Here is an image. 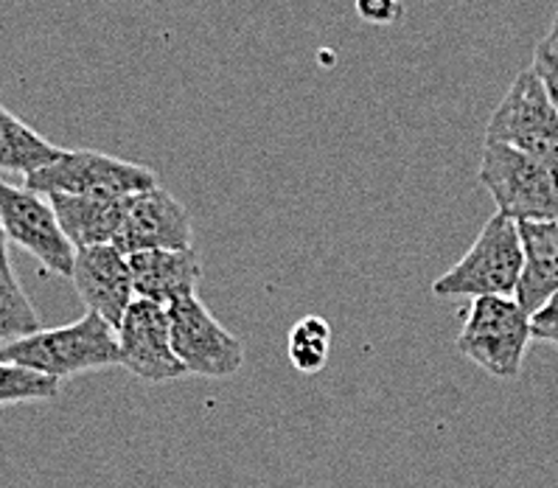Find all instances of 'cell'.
<instances>
[{
  "label": "cell",
  "mask_w": 558,
  "mask_h": 488,
  "mask_svg": "<svg viewBox=\"0 0 558 488\" xmlns=\"http://www.w3.org/2000/svg\"><path fill=\"white\" fill-rule=\"evenodd\" d=\"M0 359L65 382L80 374L116 368L121 365V351L116 329L99 315L87 312L76 324L40 329L17 343L3 345Z\"/></svg>",
  "instance_id": "1"
},
{
  "label": "cell",
  "mask_w": 558,
  "mask_h": 488,
  "mask_svg": "<svg viewBox=\"0 0 558 488\" xmlns=\"http://www.w3.org/2000/svg\"><path fill=\"white\" fill-rule=\"evenodd\" d=\"M531 340V315L513 297H474L454 349L494 379H517Z\"/></svg>",
  "instance_id": "4"
},
{
  "label": "cell",
  "mask_w": 558,
  "mask_h": 488,
  "mask_svg": "<svg viewBox=\"0 0 558 488\" xmlns=\"http://www.w3.org/2000/svg\"><path fill=\"white\" fill-rule=\"evenodd\" d=\"M550 28H558V14H556V21H553V26Z\"/></svg>",
  "instance_id": "22"
},
{
  "label": "cell",
  "mask_w": 558,
  "mask_h": 488,
  "mask_svg": "<svg viewBox=\"0 0 558 488\" xmlns=\"http://www.w3.org/2000/svg\"><path fill=\"white\" fill-rule=\"evenodd\" d=\"M158 185V174L151 172L149 166L112 158V155L96 152V149H65L57 163L26 178V188L43 194V197H51V194L135 197V194H144Z\"/></svg>",
  "instance_id": "5"
},
{
  "label": "cell",
  "mask_w": 558,
  "mask_h": 488,
  "mask_svg": "<svg viewBox=\"0 0 558 488\" xmlns=\"http://www.w3.org/2000/svg\"><path fill=\"white\" fill-rule=\"evenodd\" d=\"M519 222L494 213L460 261L433 284L438 297H513L522 276Z\"/></svg>",
  "instance_id": "3"
},
{
  "label": "cell",
  "mask_w": 558,
  "mask_h": 488,
  "mask_svg": "<svg viewBox=\"0 0 558 488\" xmlns=\"http://www.w3.org/2000/svg\"><path fill=\"white\" fill-rule=\"evenodd\" d=\"M531 71L536 73V80L545 87L547 99L558 110V28H550L545 34V40L536 46Z\"/></svg>",
  "instance_id": "19"
},
{
  "label": "cell",
  "mask_w": 558,
  "mask_h": 488,
  "mask_svg": "<svg viewBox=\"0 0 558 488\" xmlns=\"http://www.w3.org/2000/svg\"><path fill=\"white\" fill-rule=\"evenodd\" d=\"M477 178L502 217L513 222H558V163L486 141Z\"/></svg>",
  "instance_id": "2"
},
{
  "label": "cell",
  "mask_w": 558,
  "mask_h": 488,
  "mask_svg": "<svg viewBox=\"0 0 558 488\" xmlns=\"http://www.w3.org/2000/svg\"><path fill=\"white\" fill-rule=\"evenodd\" d=\"M116 337H119L121 368L130 370L132 377L151 385L189 377V370L171 349L169 309L163 306L138 297L116 329Z\"/></svg>",
  "instance_id": "9"
},
{
  "label": "cell",
  "mask_w": 558,
  "mask_h": 488,
  "mask_svg": "<svg viewBox=\"0 0 558 488\" xmlns=\"http://www.w3.org/2000/svg\"><path fill=\"white\" fill-rule=\"evenodd\" d=\"M171 349L189 370V377L228 379L244 365V343L230 334L199 295H191L169 306Z\"/></svg>",
  "instance_id": "8"
},
{
  "label": "cell",
  "mask_w": 558,
  "mask_h": 488,
  "mask_svg": "<svg viewBox=\"0 0 558 488\" xmlns=\"http://www.w3.org/2000/svg\"><path fill=\"white\" fill-rule=\"evenodd\" d=\"M48 199H51L68 242L76 251H82V247L116 242L132 197H105V194L68 197V194H51Z\"/></svg>",
  "instance_id": "14"
},
{
  "label": "cell",
  "mask_w": 558,
  "mask_h": 488,
  "mask_svg": "<svg viewBox=\"0 0 558 488\" xmlns=\"http://www.w3.org/2000/svg\"><path fill=\"white\" fill-rule=\"evenodd\" d=\"M191 239V213L174 194L158 185L130 199L124 224L112 244L124 256H135L149 251H189Z\"/></svg>",
  "instance_id": "10"
},
{
  "label": "cell",
  "mask_w": 558,
  "mask_h": 488,
  "mask_svg": "<svg viewBox=\"0 0 558 488\" xmlns=\"http://www.w3.org/2000/svg\"><path fill=\"white\" fill-rule=\"evenodd\" d=\"M486 141L558 163V110L531 68L519 73L492 112Z\"/></svg>",
  "instance_id": "6"
},
{
  "label": "cell",
  "mask_w": 558,
  "mask_h": 488,
  "mask_svg": "<svg viewBox=\"0 0 558 488\" xmlns=\"http://www.w3.org/2000/svg\"><path fill=\"white\" fill-rule=\"evenodd\" d=\"M331 340H335V331H331L326 317H301L290 329V340H287L292 368H298V374H306V377L320 374L331 356Z\"/></svg>",
  "instance_id": "17"
},
{
  "label": "cell",
  "mask_w": 558,
  "mask_h": 488,
  "mask_svg": "<svg viewBox=\"0 0 558 488\" xmlns=\"http://www.w3.org/2000/svg\"><path fill=\"white\" fill-rule=\"evenodd\" d=\"M65 149L53 146L37 130L0 105V172L32 178L46 166L57 163Z\"/></svg>",
  "instance_id": "15"
},
{
  "label": "cell",
  "mask_w": 558,
  "mask_h": 488,
  "mask_svg": "<svg viewBox=\"0 0 558 488\" xmlns=\"http://www.w3.org/2000/svg\"><path fill=\"white\" fill-rule=\"evenodd\" d=\"M531 334L533 340L558 345V292L542 309L531 315Z\"/></svg>",
  "instance_id": "21"
},
{
  "label": "cell",
  "mask_w": 558,
  "mask_h": 488,
  "mask_svg": "<svg viewBox=\"0 0 558 488\" xmlns=\"http://www.w3.org/2000/svg\"><path fill=\"white\" fill-rule=\"evenodd\" d=\"M60 379L43 377L37 370L21 368V365L0 359V407L28 402H51L60 396Z\"/></svg>",
  "instance_id": "18"
},
{
  "label": "cell",
  "mask_w": 558,
  "mask_h": 488,
  "mask_svg": "<svg viewBox=\"0 0 558 488\" xmlns=\"http://www.w3.org/2000/svg\"><path fill=\"white\" fill-rule=\"evenodd\" d=\"M71 281L87 312L99 315L112 329H119L130 306L138 301L130 256H124L116 244H96L76 251Z\"/></svg>",
  "instance_id": "11"
},
{
  "label": "cell",
  "mask_w": 558,
  "mask_h": 488,
  "mask_svg": "<svg viewBox=\"0 0 558 488\" xmlns=\"http://www.w3.org/2000/svg\"><path fill=\"white\" fill-rule=\"evenodd\" d=\"M519 242L525 265L513 301L533 315L558 292V222H519Z\"/></svg>",
  "instance_id": "13"
},
{
  "label": "cell",
  "mask_w": 558,
  "mask_h": 488,
  "mask_svg": "<svg viewBox=\"0 0 558 488\" xmlns=\"http://www.w3.org/2000/svg\"><path fill=\"white\" fill-rule=\"evenodd\" d=\"M0 228L7 233V242H14L37 258L43 270L71 278L76 247L68 242L51 199L26 185L0 180Z\"/></svg>",
  "instance_id": "7"
},
{
  "label": "cell",
  "mask_w": 558,
  "mask_h": 488,
  "mask_svg": "<svg viewBox=\"0 0 558 488\" xmlns=\"http://www.w3.org/2000/svg\"><path fill=\"white\" fill-rule=\"evenodd\" d=\"M356 17L371 26H393L401 17L399 0H354Z\"/></svg>",
  "instance_id": "20"
},
{
  "label": "cell",
  "mask_w": 558,
  "mask_h": 488,
  "mask_svg": "<svg viewBox=\"0 0 558 488\" xmlns=\"http://www.w3.org/2000/svg\"><path fill=\"white\" fill-rule=\"evenodd\" d=\"M135 297L169 309L183 297L197 295L203 278V258L189 251H149L130 256Z\"/></svg>",
  "instance_id": "12"
},
{
  "label": "cell",
  "mask_w": 558,
  "mask_h": 488,
  "mask_svg": "<svg viewBox=\"0 0 558 488\" xmlns=\"http://www.w3.org/2000/svg\"><path fill=\"white\" fill-rule=\"evenodd\" d=\"M43 329L40 312L34 309L26 290L17 281L12 258L7 251V233L0 228V343H17Z\"/></svg>",
  "instance_id": "16"
}]
</instances>
